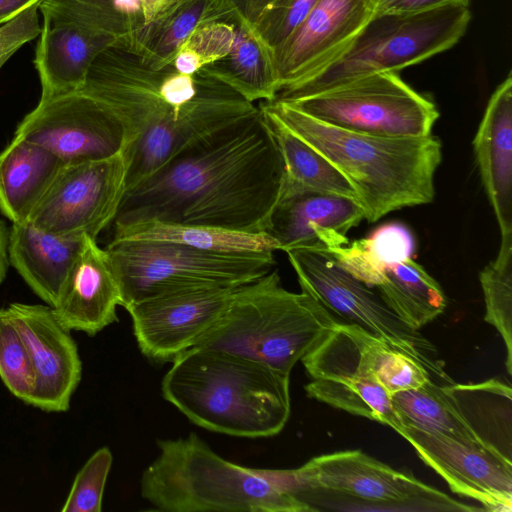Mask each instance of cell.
Segmentation results:
<instances>
[{
  "label": "cell",
  "mask_w": 512,
  "mask_h": 512,
  "mask_svg": "<svg viewBox=\"0 0 512 512\" xmlns=\"http://www.w3.org/2000/svg\"><path fill=\"white\" fill-rule=\"evenodd\" d=\"M283 184V159L258 107L127 190L112 225L156 220L267 232Z\"/></svg>",
  "instance_id": "1"
},
{
  "label": "cell",
  "mask_w": 512,
  "mask_h": 512,
  "mask_svg": "<svg viewBox=\"0 0 512 512\" xmlns=\"http://www.w3.org/2000/svg\"><path fill=\"white\" fill-rule=\"evenodd\" d=\"M103 104L125 134L126 191L212 133L258 111L222 81L154 65L121 40L93 61L79 90Z\"/></svg>",
  "instance_id": "2"
},
{
  "label": "cell",
  "mask_w": 512,
  "mask_h": 512,
  "mask_svg": "<svg viewBox=\"0 0 512 512\" xmlns=\"http://www.w3.org/2000/svg\"><path fill=\"white\" fill-rule=\"evenodd\" d=\"M258 106L275 115L347 178L369 222L433 201L442 150L441 142L432 134L369 135L332 126L283 101H262Z\"/></svg>",
  "instance_id": "3"
},
{
  "label": "cell",
  "mask_w": 512,
  "mask_h": 512,
  "mask_svg": "<svg viewBox=\"0 0 512 512\" xmlns=\"http://www.w3.org/2000/svg\"><path fill=\"white\" fill-rule=\"evenodd\" d=\"M290 374L222 350L194 346L161 382L166 401L210 431L259 438L279 434L290 413Z\"/></svg>",
  "instance_id": "4"
},
{
  "label": "cell",
  "mask_w": 512,
  "mask_h": 512,
  "mask_svg": "<svg viewBox=\"0 0 512 512\" xmlns=\"http://www.w3.org/2000/svg\"><path fill=\"white\" fill-rule=\"evenodd\" d=\"M141 496L165 512H311L266 472L230 462L197 434L159 440Z\"/></svg>",
  "instance_id": "5"
},
{
  "label": "cell",
  "mask_w": 512,
  "mask_h": 512,
  "mask_svg": "<svg viewBox=\"0 0 512 512\" xmlns=\"http://www.w3.org/2000/svg\"><path fill=\"white\" fill-rule=\"evenodd\" d=\"M339 322L311 295L285 289L272 269L235 288L195 346L233 353L290 374Z\"/></svg>",
  "instance_id": "6"
},
{
  "label": "cell",
  "mask_w": 512,
  "mask_h": 512,
  "mask_svg": "<svg viewBox=\"0 0 512 512\" xmlns=\"http://www.w3.org/2000/svg\"><path fill=\"white\" fill-rule=\"evenodd\" d=\"M471 20L469 4L451 3L409 13L372 14L352 42L327 66L282 88L290 102L379 72H398L453 47Z\"/></svg>",
  "instance_id": "7"
},
{
  "label": "cell",
  "mask_w": 512,
  "mask_h": 512,
  "mask_svg": "<svg viewBox=\"0 0 512 512\" xmlns=\"http://www.w3.org/2000/svg\"><path fill=\"white\" fill-rule=\"evenodd\" d=\"M105 250L124 308L168 291L239 287L267 274L276 263L274 252L220 253L160 241H110Z\"/></svg>",
  "instance_id": "8"
},
{
  "label": "cell",
  "mask_w": 512,
  "mask_h": 512,
  "mask_svg": "<svg viewBox=\"0 0 512 512\" xmlns=\"http://www.w3.org/2000/svg\"><path fill=\"white\" fill-rule=\"evenodd\" d=\"M267 471L285 491L299 500L310 492H325L341 495L367 506L372 505L374 509L464 512L479 510L361 450L323 454L296 469Z\"/></svg>",
  "instance_id": "9"
},
{
  "label": "cell",
  "mask_w": 512,
  "mask_h": 512,
  "mask_svg": "<svg viewBox=\"0 0 512 512\" xmlns=\"http://www.w3.org/2000/svg\"><path fill=\"white\" fill-rule=\"evenodd\" d=\"M286 103L332 126L385 137L429 136L439 117L430 98L391 71Z\"/></svg>",
  "instance_id": "10"
},
{
  "label": "cell",
  "mask_w": 512,
  "mask_h": 512,
  "mask_svg": "<svg viewBox=\"0 0 512 512\" xmlns=\"http://www.w3.org/2000/svg\"><path fill=\"white\" fill-rule=\"evenodd\" d=\"M301 291L311 295L332 314L361 326L392 347L421 363L432 375L446 378L436 349L420 332L406 326L379 294L353 277L329 250L297 247L284 251Z\"/></svg>",
  "instance_id": "11"
},
{
  "label": "cell",
  "mask_w": 512,
  "mask_h": 512,
  "mask_svg": "<svg viewBox=\"0 0 512 512\" xmlns=\"http://www.w3.org/2000/svg\"><path fill=\"white\" fill-rule=\"evenodd\" d=\"M127 172L123 152L63 164L28 220L55 235L97 239L118 213L126 192Z\"/></svg>",
  "instance_id": "12"
},
{
  "label": "cell",
  "mask_w": 512,
  "mask_h": 512,
  "mask_svg": "<svg viewBox=\"0 0 512 512\" xmlns=\"http://www.w3.org/2000/svg\"><path fill=\"white\" fill-rule=\"evenodd\" d=\"M14 136L43 146L64 164L108 158L123 152L125 146L117 118L79 90L40 99Z\"/></svg>",
  "instance_id": "13"
},
{
  "label": "cell",
  "mask_w": 512,
  "mask_h": 512,
  "mask_svg": "<svg viewBox=\"0 0 512 512\" xmlns=\"http://www.w3.org/2000/svg\"><path fill=\"white\" fill-rule=\"evenodd\" d=\"M235 288L206 286L168 291L126 307L141 353L152 362L166 363L194 347L216 322Z\"/></svg>",
  "instance_id": "14"
},
{
  "label": "cell",
  "mask_w": 512,
  "mask_h": 512,
  "mask_svg": "<svg viewBox=\"0 0 512 512\" xmlns=\"http://www.w3.org/2000/svg\"><path fill=\"white\" fill-rule=\"evenodd\" d=\"M398 434L453 493L477 501L487 511L512 510V461L483 445L408 426Z\"/></svg>",
  "instance_id": "15"
},
{
  "label": "cell",
  "mask_w": 512,
  "mask_h": 512,
  "mask_svg": "<svg viewBox=\"0 0 512 512\" xmlns=\"http://www.w3.org/2000/svg\"><path fill=\"white\" fill-rule=\"evenodd\" d=\"M6 312L23 339L36 376L29 405L64 412L82 375L75 340L49 305L11 303Z\"/></svg>",
  "instance_id": "16"
},
{
  "label": "cell",
  "mask_w": 512,
  "mask_h": 512,
  "mask_svg": "<svg viewBox=\"0 0 512 512\" xmlns=\"http://www.w3.org/2000/svg\"><path fill=\"white\" fill-rule=\"evenodd\" d=\"M372 14L371 0H317L299 27L272 51L279 91L332 62Z\"/></svg>",
  "instance_id": "17"
},
{
  "label": "cell",
  "mask_w": 512,
  "mask_h": 512,
  "mask_svg": "<svg viewBox=\"0 0 512 512\" xmlns=\"http://www.w3.org/2000/svg\"><path fill=\"white\" fill-rule=\"evenodd\" d=\"M363 219V208L356 199L300 192L280 197L266 233L275 240L278 250H330L348 244V231Z\"/></svg>",
  "instance_id": "18"
},
{
  "label": "cell",
  "mask_w": 512,
  "mask_h": 512,
  "mask_svg": "<svg viewBox=\"0 0 512 512\" xmlns=\"http://www.w3.org/2000/svg\"><path fill=\"white\" fill-rule=\"evenodd\" d=\"M118 282L105 248L97 239L82 236L76 259L62 286L53 312L69 331L94 336L118 321Z\"/></svg>",
  "instance_id": "19"
},
{
  "label": "cell",
  "mask_w": 512,
  "mask_h": 512,
  "mask_svg": "<svg viewBox=\"0 0 512 512\" xmlns=\"http://www.w3.org/2000/svg\"><path fill=\"white\" fill-rule=\"evenodd\" d=\"M43 16L34 65L46 99L78 91L95 58L115 39L48 10Z\"/></svg>",
  "instance_id": "20"
},
{
  "label": "cell",
  "mask_w": 512,
  "mask_h": 512,
  "mask_svg": "<svg viewBox=\"0 0 512 512\" xmlns=\"http://www.w3.org/2000/svg\"><path fill=\"white\" fill-rule=\"evenodd\" d=\"M482 184L501 238L512 236V74L491 95L473 140Z\"/></svg>",
  "instance_id": "21"
},
{
  "label": "cell",
  "mask_w": 512,
  "mask_h": 512,
  "mask_svg": "<svg viewBox=\"0 0 512 512\" xmlns=\"http://www.w3.org/2000/svg\"><path fill=\"white\" fill-rule=\"evenodd\" d=\"M82 237L47 232L30 220L12 223L8 237L9 263L31 290L53 306L76 259Z\"/></svg>",
  "instance_id": "22"
},
{
  "label": "cell",
  "mask_w": 512,
  "mask_h": 512,
  "mask_svg": "<svg viewBox=\"0 0 512 512\" xmlns=\"http://www.w3.org/2000/svg\"><path fill=\"white\" fill-rule=\"evenodd\" d=\"M64 163L43 146L14 136L0 152V211L28 220Z\"/></svg>",
  "instance_id": "23"
},
{
  "label": "cell",
  "mask_w": 512,
  "mask_h": 512,
  "mask_svg": "<svg viewBox=\"0 0 512 512\" xmlns=\"http://www.w3.org/2000/svg\"><path fill=\"white\" fill-rule=\"evenodd\" d=\"M200 71L222 81L248 101H273L279 91L269 50L241 18L220 55Z\"/></svg>",
  "instance_id": "24"
},
{
  "label": "cell",
  "mask_w": 512,
  "mask_h": 512,
  "mask_svg": "<svg viewBox=\"0 0 512 512\" xmlns=\"http://www.w3.org/2000/svg\"><path fill=\"white\" fill-rule=\"evenodd\" d=\"M444 388L477 439L512 461V390L498 379Z\"/></svg>",
  "instance_id": "25"
},
{
  "label": "cell",
  "mask_w": 512,
  "mask_h": 512,
  "mask_svg": "<svg viewBox=\"0 0 512 512\" xmlns=\"http://www.w3.org/2000/svg\"><path fill=\"white\" fill-rule=\"evenodd\" d=\"M112 227L111 241H160L220 253H265L278 250L277 243L266 232L251 233L156 220L136 221Z\"/></svg>",
  "instance_id": "26"
},
{
  "label": "cell",
  "mask_w": 512,
  "mask_h": 512,
  "mask_svg": "<svg viewBox=\"0 0 512 512\" xmlns=\"http://www.w3.org/2000/svg\"><path fill=\"white\" fill-rule=\"evenodd\" d=\"M258 107L283 159L284 184L281 196L317 192L357 200L350 182L332 163L292 133L275 115Z\"/></svg>",
  "instance_id": "27"
},
{
  "label": "cell",
  "mask_w": 512,
  "mask_h": 512,
  "mask_svg": "<svg viewBox=\"0 0 512 512\" xmlns=\"http://www.w3.org/2000/svg\"><path fill=\"white\" fill-rule=\"evenodd\" d=\"M170 0H41L48 10L131 44Z\"/></svg>",
  "instance_id": "28"
},
{
  "label": "cell",
  "mask_w": 512,
  "mask_h": 512,
  "mask_svg": "<svg viewBox=\"0 0 512 512\" xmlns=\"http://www.w3.org/2000/svg\"><path fill=\"white\" fill-rule=\"evenodd\" d=\"M375 287L386 306L413 330L432 322L447 306L439 283L411 257L387 269Z\"/></svg>",
  "instance_id": "29"
},
{
  "label": "cell",
  "mask_w": 512,
  "mask_h": 512,
  "mask_svg": "<svg viewBox=\"0 0 512 512\" xmlns=\"http://www.w3.org/2000/svg\"><path fill=\"white\" fill-rule=\"evenodd\" d=\"M224 5L223 0H170L134 42L126 44L154 65L169 63L192 32Z\"/></svg>",
  "instance_id": "30"
},
{
  "label": "cell",
  "mask_w": 512,
  "mask_h": 512,
  "mask_svg": "<svg viewBox=\"0 0 512 512\" xmlns=\"http://www.w3.org/2000/svg\"><path fill=\"white\" fill-rule=\"evenodd\" d=\"M415 248L411 231L402 223L379 226L369 236L330 249L339 264L368 286H377L393 265L410 258Z\"/></svg>",
  "instance_id": "31"
},
{
  "label": "cell",
  "mask_w": 512,
  "mask_h": 512,
  "mask_svg": "<svg viewBox=\"0 0 512 512\" xmlns=\"http://www.w3.org/2000/svg\"><path fill=\"white\" fill-rule=\"evenodd\" d=\"M391 401L403 427L483 445L458 412L444 385L436 384L433 379L391 395Z\"/></svg>",
  "instance_id": "32"
},
{
  "label": "cell",
  "mask_w": 512,
  "mask_h": 512,
  "mask_svg": "<svg viewBox=\"0 0 512 512\" xmlns=\"http://www.w3.org/2000/svg\"><path fill=\"white\" fill-rule=\"evenodd\" d=\"M309 398L350 414L387 425L397 433L403 428L391 396L373 378L345 376L315 378L304 387Z\"/></svg>",
  "instance_id": "33"
},
{
  "label": "cell",
  "mask_w": 512,
  "mask_h": 512,
  "mask_svg": "<svg viewBox=\"0 0 512 512\" xmlns=\"http://www.w3.org/2000/svg\"><path fill=\"white\" fill-rule=\"evenodd\" d=\"M479 280L485 302L484 320L502 337L506 370L512 375V236L501 238L496 259L483 268Z\"/></svg>",
  "instance_id": "34"
},
{
  "label": "cell",
  "mask_w": 512,
  "mask_h": 512,
  "mask_svg": "<svg viewBox=\"0 0 512 512\" xmlns=\"http://www.w3.org/2000/svg\"><path fill=\"white\" fill-rule=\"evenodd\" d=\"M0 377L15 397L30 404L36 385L34 368L5 308L0 309Z\"/></svg>",
  "instance_id": "35"
},
{
  "label": "cell",
  "mask_w": 512,
  "mask_h": 512,
  "mask_svg": "<svg viewBox=\"0 0 512 512\" xmlns=\"http://www.w3.org/2000/svg\"><path fill=\"white\" fill-rule=\"evenodd\" d=\"M113 456L108 447L95 451L77 473L62 512H100Z\"/></svg>",
  "instance_id": "36"
},
{
  "label": "cell",
  "mask_w": 512,
  "mask_h": 512,
  "mask_svg": "<svg viewBox=\"0 0 512 512\" xmlns=\"http://www.w3.org/2000/svg\"><path fill=\"white\" fill-rule=\"evenodd\" d=\"M316 1L275 0L259 16L252 32L273 51L299 27Z\"/></svg>",
  "instance_id": "37"
},
{
  "label": "cell",
  "mask_w": 512,
  "mask_h": 512,
  "mask_svg": "<svg viewBox=\"0 0 512 512\" xmlns=\"http://www.w3.org/2000/svg\"><path fill=\"white\" fill-rule=\"evenodd\" d=\"M38 0L0 26V69L24 44L41 32Z\"/></svg>",
  "instance_id": "38"
},
{
  "label": "cell",
  "mask_w": 512,
  "mask_h": 512,
  "mask_svg": "<svg viewBox=\"0 0 512 512\" xmlns=\"http://www.w3.org/2000/svg\"><path fill=\"white\" fill-rule=\"evenodd\" d=\"M469 2L470 0H371L373 14L418 12L451 3Z\"/></svg>",
  "instance_id": "39"
},
{
  "label": "cell",
  "mask_w": 512,
  "mask_h": 512,
  "mask_svg": "<svg viewBox=\"0 0 512 512\" xmlns=\"http://www.w3.org/2000/svg\"><path fill=\"white\" fill-rule=\"evenodd\" d=\"M251 28L263 11L275 0H223Z\"/></svg>",
  "instance_id": "40"
},
{
  "label": "cell",
  "mask_w": 512,
  "mask_h": 512,
  "mask_svg": "<svg viewBox=\"0 0 512 512\" xmlns=\"http://www.w3.org/2000/svg\"><path fill=\"white\" fill-rule=\"evenodd\" d=\"M38 0H0V19L9 21Z\"/></svg>",
  "instance_id": "41"
},
{
  "label": "cell",
  "mask_w": 512,
  "mask_h": 512,
  "mask_svg": "<svg viewBox=\"0 0 512 512\" xmlns=\"http://www.w3.org/2000/svg\"><path fill=\"white\" fill-rule=\"evenodd\" d=\"M8 237L9 231L4 222L0 220V284L5 279L10 264L8 257Z\"/></svg>",
  "instance_id": "42"
},
{
  "label": "cell",
  "mask_w": 512,
  "mask_h": 512,
  "mask_svg": "<svg viewBox=\"0 0 512 512\" xmlns=\"http://www.w3.org/2000/svg\"><path fill=\"white\" fill-rule=\"evenodd\" d=\"M5 22H7V21H6V20H4V19H0V24H3V23H5Z\"/></svg>",
  "instance_id": "43"
}]
</instances>
